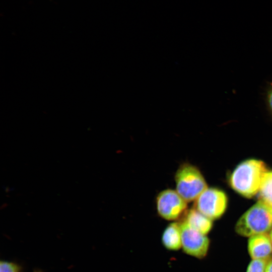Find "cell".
<instances>
[{"mask_svg":"<svg viewBox=\"0 0 272 272\" xmlns=\"http://www.w3.org/2000/svg\"><path fill=\"white\" fill-rule=\"evenodd\" d=\"M176 190L187 202L195 200L207 188L205 179L195 166L185 163L175 174Z\"/></svg>","mask_w":272,"mask_h":272,"instance_id":"3","label":"cell"},{"mask_svg":"<svg viewBox=\"0 0 272 272\" xmlns=\"http://www.w3.org/2000/svg\"><path fill=\"white\" fill-rule=\"evenodd\" d=\"M228 204L226 193L222 190L207 188L195 200L194 208L214 220L219 219L225 212Z\"/></svg>","mask_w":272,"mask_h":272,"instance_id":"4","label":"cell"},{"mask_svg":"<svg viewBox=\"0 0 272 272\" xmlns=\"http://www.w3.org/2000/svg\"><path fill=\"white\" fill-rule=\"evenodd\" d=\"M38 272H39V271H38Z\"/></svg>","mask_w":272,"mask_h":272,"instance_id":"16","label":"cell"},{"mask_svg":"<svg viewBox=\"0 0 272 272\" xmlns=\"http://www.w3.org/2000/svg\"><path fill=\"white\" fill-rule=\"evenodd\" d=\"M272 229V210L258 201L237 221L235 229L240 236L248 237L265 234Z\"/></svg>","mask_w":272,"mask_h":272,"instance_id":"2","label":"cell"},{"mask_svg":"<svg viewBox=\"0 0 272 272\" xmlns=\"http://www.w3.org/2000/svg\"><path fill=\"white\" fill-rule=\"evenodd\" d=\"M247 249L252 259L267 260L272 255V241L266 233L255 235L249 237Z\"/></svg>","mask_w":272,"mask_h":272,"instance_id":"7","label":"cell"},{"mask_svg":"<svg viewBox=\"0 0 272 272\" xmlns=\"http://www.w3.org/2000/svg\"><path fill=\"white\" fill-rule=\"evenodd\" d=\"M267 171L266 165L262 161L247 159L239 163L231 172L228 183L238 193L251 198L258 192Z\"/></svg>","mask_w":272,"mask_h":272,"instance_id":"1","label":"cell"},{"mask_svg":"<svg viewBox=\"0 0 272 272\" xmlns=\"http://www.w3.org/2000/svg\"><path fill=\"white\" fill-rule=\"evenodd\" d=\"M22 267L15 262L1 260L0 262V272H21Z\"/></svg>","mask_w":272,"mask_h":272,"instance_id":"12","label":"cell"},{"mask_svg":"<svg viewBox=\"0 0 272 272\" xmlns=\"http://www.w3.org/2000/svg\"><path fill=\"white\" fill-rule=\"evenodd\" d=\"M265 101L267 110L272 118V81L268 83L266 89Z\"/></svg>","mask_w":272,"mask_h":272,"instance_id":"13","label":"cell"},{"mask_svg":"<svg viewBox=\"0 0 272 272\" xmlns=\"http://www.w3.org/2000/svg\"><path fill=\"white\" fill-rule=\"evenodd\" d=\"M265 272H272V259L267 261Z\"/></svg>","mask_w":272,"mask_h":272,"instance_id":"14","label":"cell"},{"mask_svg":"<svg viewBox=\"0 0 272 272\" xmlns=\"http://www.w3.org/2000/svg\"><path fill=\"white\" fill-rule=\"evenodd\" d=\"M186 202L176 190L165 189L158 193L156 199L158 214L168 221L180 219L187 211Z\"/></svg>","mask_w":272,"mask_h":272,"instance_id":"5","label":"cell"},{"mask_svg":"<svg viewBox=\"0 0 272 272\" xmlns=\"http://www.w3.org/2000/svg\"><path fill=\"white\" fill-rule=\"evenodd\" d=\"M182 234V248L187 255L202 259L208 254L210 240L204 235L190 227L183 220L180 222Z\"/></svg>","mask_w":272,"mask_h":272,"instance_id":"6","label":"cell"},{"mask_svg":"<svg viewBox=\"0 0 272 272\" xmlns=\"http://www.w3.org/2000/svg\"><path fill=\"white\" fill-rule=\"evenodd\" d=\"M161 243L165 249L176 251L182 248V234L180 222H172L164 229Z\"/></svg>","mask_w":272,"mask_h":272,"instance_id":"8","label":"cell"},{"mask_svg":"<svg viewBox=\"0 0 272 272\" xmlns=\"http://www.w3.org/2000/svg\"><path fill=\"white\" fill-rule=\"evenodd\" d=\"M269 236L270 237V239L271 241H272V229L270 230V233H269Z\"/></svg>","mask_w":272,"mask_h":272,"instance_id":"15","label":"cell"},{"mask_svg":"<svg viewBox=\"0 0 272 272\" xmlns=\"http://www.w3.org/2000/svg\"><path fill=\"white\" fill-rule=\"evenodd\" d=\"M267 260L252 259L249 263L246 272H265Z\"/></svg>","mask_w":272,"mask_h":272,"instance_id":"11","label":"cell"},{"mask_svg":"<svg viewBox=\"0 0 272 272\" xmlns=\"http://www.w3.org/2000/svg\"><path fill=\"white\" fill-rule=\"evenodd\" d=\"M182 220L190 227L206 235L213 226V220L194 208L187 210Z\"/></svg>","mask_w":272,"mask_h":272,"instance_id":"9","label":"cell"},{"mask_svg":"<svg viewBox=\"0 0 272 272\" xmlns=\"http://www.w3.org/2000/svg\"><path fill=\"white\" fill-rule=\"evenodd\" d=\"M258 192L259 201L272 210V171L265 174Z\"/></svg>","mask_w":272,"mask_h":272,"instance_id":"10","label":"cell"}]
</instances>
